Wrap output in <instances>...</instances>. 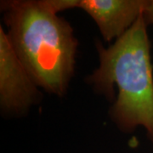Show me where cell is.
<instances>
[{
	"label": "cell",
	"instance_id": "2",
	"mask_svg": "<svg viewBox=\"0 0 153 153\" xmlns=\"http://www.w3.org/2000/svg\"><path fill=\"white\" fill-rule=\"evenodd\" d=\"M99 67L88 76L95 92L114 102L111 120L122 131L143 127L153 142V66L147 24L142 15L114 44H96Z\"/></svg>",
	"mask_w": 153,
	"mask_h": 153
},
{
	"label": "cell",
	"instance_id": "1",
	"mask_svg": "<svg viewBox=\"0 0 153 153\" xmlns=\"http://www.w3.org/2000/svg\"><path fill=\"white\" fill-rule=\"evenodd\" d=\"M8 38L38 88L62 97L74 74L78 41L49 0L2 1Z\"/></svg>",
	"mask_w": 153,
	"mask_h": 153
},
{
	"label": "cell",
	"instance_id": "5",
	"mask_svg": "<svg viewBox=\"0 0 153 153\" xmlns=\"http://www.w3.org/2000/svg\"><path fill=\"white\" fill-rule=\"evenodd\" d=\"M143 16L148 25H153V0H146L143 10Z\"/></svg>",
	"mask_w": 153,
	"mask_h": 153
},
{
	"label": "cell",
	"instance_id": "3",
	"mask_svg": "<svg viewBox=\"0 0 153 153\" xmlns=\"http://www.w3.org/2000/svg\"><path fill=\"white\" fill-rule=\"evenodd\" d=\"M42 98L38 87L0 27V106L5 114L24 115Z\"/></svg>",
	"mask_w": 153,
	"mask_h": 153
},
{
	"label": "cell",
	"instance_id": "4",
	"mask_svg": "<svg viewBox=\"0 0 153 153\" xmlns=\"http://www.w3.org/2000/svg\"><path fill=\"white\" fill-rule=\"evenodd\" d=\"M146 0H77L76 8L96 23L105 42L117 40L142 15Z\"/></svg>",
	"mask_w": 153,
	"mask_h": 153
}]
</instances>
